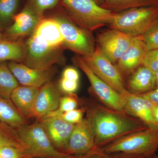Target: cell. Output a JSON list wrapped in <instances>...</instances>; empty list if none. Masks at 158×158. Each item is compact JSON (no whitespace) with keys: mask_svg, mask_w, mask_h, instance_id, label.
<instances>
[{"mask_svg":"<svg viewBox=\"0 0 158 158\" xmlns=\"http://www.w3.org/2000/svg\"><path fill=\"white\" fill-rule=\"evenodd\" d=\"M95 135V147L102 148L118 138L148 128L142 122L125 111L104 105H95L88 109Z\"/></svg>","mask_w":158,"mask_h":158,"instance_id":"cell-1","label":"cell"},{"mask_svg":"<svg viewBox=\"0 0 158 158\" xmlns=\"http://www.w3.org/2000/svg\"><path fill=\"white\" fill-rule=\"evenodd\" d=\"M20 141L27 157L39 158H75L54 146L40 122L26 124L17 129Z\"/></svg>","mask_w":158,"mask_h":158,"instance_id":"cell-2","label":"cell"},{"mask_svg":"<svg viewBox=\"0 0 158 158\" xmlns=\"http://www.w3.org/2000/svg\"><path fill=\"white\" fill-rule=\"evenodd\" d=\"M69 19L90 31L110 24L115 13L102 8L94 0H62Z\"/></svg>","mask_w":158,"mask_h":158,"instance_id":"cell-3","label":"cell"},{"mask_svg":"<svg viewBox=\"0 0 158 158\" xmlns=\"http://www.w3.org/2000/svg\"><path fill=\"white\" fill-rule=\"evenodd\" d=\"M102 148L111 155L125 153L152 157L158 149V128L148 127L131 133Z\"/></svg>","mask_w":158,"mask_h":158,"instance_id":"cell-4","label":"cell"},{"mask_svg":"<svg viewBox=\"0 0 158 158\" xmlns=\"http://www.w3.org/2000/svg\"><path fill=\"white\" fill-rule=\"evenodd\" d=\"M158 21V6L131 8L115 13L110 28L134 37L142 36Z\"/></svg>","mask_w":158,"mask_h":158,"instance_id":"cell-5","label":"cell"},{"mask_svg":"<svg viewBox=\"0 0 158 158\" xmlns=\"http://www.w3.org/2000/svg\"><path fill=\"white\" fill-rule=\"evenodd\" d=\"M27 52L23 61L31 68L45 69L62 59L60 48L50 47L40 36L33 33L26 43Z\"/></svg>","mask_w":158,"mask_h":158,"instance_id":"cell-6","label":"cell"},{"mask_svg":"<svg viewBox=\"0 0 158 158\" xmlns=\"http://www.w3.org/2000/svg\"><path fill=\"white\" fill-rule=\"evenodd\" d=\"M53 18L58 23L62 32L63 46L82 57L93 52L95 49L93 38L87 31L79 27L68 18L58 16Z\"/></svg>","mask_w":158,"mask_h":158,"instance_id":"cell-7","label":"cell"},{"mask_svg":"<svg viewBox=\"0 0 158 158\" xmlns=\"http://www.w3.org/2000/svg\"><path fill=\"white\" fill-rule=\"evenodd\" d=\"M82 58L97 76L114 90L122 95L127 91L123 77L118 68L110 62L98 47L90 55Z\"/></svg>","mask_w":158,"mask_h":158,"instance_id":"cell-8","label":"cell"},{"mask_svg":"<svg viewBox=\"0 0 158 158\" xmlns=\"http://www.w3.org/2000/svg\"><path fill=\"white\" fill-rule=\"evenodd\" d=\"M74 62L88 77L92 91L102 104L114 110L124 111V99L121 94L97 76L82 57H76Z\"/></svg>","mask_w":158,"mask_h":158,"instance_id":"cell-9","label":"cell"},{"mask_svg":"<svg viewBox=\"0 0 158 158\" xmlns=\"http://www.w3.org/2000/svg\"><path fill=\"white\" fill-rule=\"evenodd\" d=\"M135 38L121 31L111 29L99 34L97 37L98 48L114 64L129 48Z\"/></svg>","mask_w":158,"mask_h":158,"instance_id":"cell-10","label":"cell"},{"mask_svg":"<svg viewBox=\"0 0 158 158\" xmlns=\"http://www.w3.org/2000/svg\"><path fill=\"white\" fill-rule=\"evenodd\" d=\"M94 147L95 135L93 126L86 116L75 125L63 152L71 155H82Z\"/></svg>","mask_w":158,"mask_h":158,"instance_id":"cell-11","label":"cell"},{"mask_svg":"<svg viewBox=\"0 0 158 158\" xmlns=\"http://www.w3.org/2000/svg\"><path fill=\"white\" fill-rule=\"evenodd\" d=\"M8 66L19 84L22 86L40 88L50 82L54 74L52 67L38 69L16 62L9 63Z\"/></svg>","mask_w":158,"mask_h":158,"instance_id":"cell-12","label":"cell"},{"mask_svg":"<svg viewBox=\"0 0 158 158\" xmlns=\"http://www.w3.org/2000/svg\"><path fill=\"white\" fill-rule=\"evenodd\" d=\"M41 19L33 7L29 5L25 7L13 19V23L7 29V40H13L20 37L32 34L35 31Z\"/></svg>","mask_w":158,"mask_h":158,"instance_id":"cell-13","label":"cell"},{"mask_svg":"<svg viewBox=\"0 0 158 158\" xmlns=\"http://www.w3.org/2000/svg\"><path fill=\"white\" fill-rule=\"evenodd\" d=\"M124 99V111L152 128H158L153 117L152 110L154 105L139 94L127 91L123 95Z\"/></svg>","mask_w":158,"mask_h":158,"instance_id":"cell-14","label":"cell"},{"mask_svg":"<svg viewBox=\"0 0 158 158\" xmlns=\"http://www.w3.org/2000/svg\"><path fill=\"white\" fill-rule=\"evenodd\" d=\"M40 123L54 146L63 152L75 124L69 123L57 116H46L40 119Z\"/></svg>","mask_w":158,"mask_h":158,"instance_id":"cell-15","label":"cell"},{"mask_svg":"<svg viewBox=\"0 0 158 158\" xmlns=\"http://www.w3.org/2000/svg\"><path fill=\"white\" fill-rule=\"evenodd\" d=\"M60 90L49 82L39 89L35 105L33 117L41 119L59 109L61 95Z\"/></svg>","mask_w":158,"mask_h":158,"instance_id":"cell-16","label":"cell"},{"mask_svg":"<svg viewBox=\"0 0 158 158\" xmlns=\"http://www.w3.org/2000/svg\"><path fill=\"white\" fill-rule=\"evenodd\" d=\"M140 36L135 37L134 42L117 62L116 66L122 75H130L142 65L147 52Z\"/></svg>","mask_w":158,"mask_h":158,"instance_id":"cell-17","label":"cell"},{"mask_svg":"<svg viewBox=\"0 0 158 158\" xmlns=\"http://www.w3.org/2000/svg\"><path fill=\"white\" fill-rule=\"evenodd\" d=\"M128 91L141 94L156 88L155 73L141 65L131 74L127 84Z\"/></svg>","mask_w":158,"mask_h":158,"instance_id":"cell-18","label":"cell"},{"mask_svg":"<svg viewBox=\"0 0 158 158\" xmlns=\"http://www.w3.org/2000/svg\"><path fill=\"white\" fill-rule=\"evenodd\" d=\"M39 89L22 85L11 93L10 100L25 117H33L34 105Z\"/></svg>","mask_w":158,"mask_h":158,"instance_id":"cell-19","label":"cell"},{"mask_svg":"<svg viewBox=\"0 0 158 158\" xmlns=\"http://www.w3.org/2000/svg\"><path fill=\"white\" fill-rule=\"evenodd\" d=\"M34 33L40 36L50 47L61 48L63 38L58 23L52 18L41 19Z\"/></svg>","mask_w":158,"mask_h":158,"instance_id":"cell-20","label":"cell"},{"mask_svg":"<svg viewBox=\"0 0 158 158\" xmlns=\"http://www.w3.org/2000/svg\"><path fill=\"white\" fill-rule=\"evenodd\" d=\"M0 121L15 129L27 124L25 118L11 100L0 97Z\"/></svg>","mask_w":158,"mask_h":158,"instance_id":"cell-21","label":"cell"},{"mask_svg":"<svg viewBox=\"0 0 158 158\" xmlns=\"http://www.w3.org/2000/svg\"><path fill=\"white\" fill-rule=\"evenodd\" d=\"M26 52V43L5 39L0 40V62L6 61H23Z\"/></svg>","mask_w":158,"mask_h":158,"instance_id":"cell-22","label":"cell"},{"mask_svg":"<svg viewBox=\"0 0 158 158\" xmlns=\"http://www.w3.org/2000/svg\"><path fill=\"white\" fill-rule=\"evenodd\" d=\"M100 6L113 12L131 8L158 6V0H101Z\"/></svg>","mask_w":158,"mask_h":158,"instance_id":"cell-23","label":"cell"},{"mask_svg":"<svg viewBox=\"0 0 158 158\" xmlns=\"http://www.w3.org/2000/svg\"><path fill=\"white\" fill-rule=\"evenodd\" d=\"M19 84L8 65L0 62V97L10 100L11 93Z\"/></svg>","mask_w":158,"mask_h":158,"instance_id":"cell-24","label":"cell"},{"mask_svg":"<svg viewBox=\"0 0 158 158\" xmlns=\"http://www.w3.org/2000/svg\"><path fill=\"white\" fill-rule=\"evenodd\" d=\"M7 146L16 147L23 151L17 131L0 121V148Z\"/></svg>","mask_w":158,"mask_h":158,"instance_id":"cell-25","label":"cell"},{"mask_svg":"<svg viewBox=\"0 0 158 158\" xmlns=\"http://www.w3.org/2000/svg\"><path fill=\"white\" fill-rule=\"evenodd\" d=\"M19 0H0V29L4 28L13 20Z\"/></svg>","mask_w":158,"mask_h":158,"instance_id":"cell-26","label":"cell"},{"mask_svg":"<svg viewBox=\"0 0 158 158\" xmlns=\"http://www.w3.org/2000/svg\"><path fill=\"white\" fill-rule=\"evenodd\" d=\"M140 37L147 51L158 50V21Z\"/></svg>","mask_w":158,"mask_h":158,"instance_id":"cell-27","label":"cell"},{"mask_svg":"<svg viewBox=\"0 0 158 158\" xmlns=\"http://www.w3.org/2000/svg\"><path fill=\"white\" fill-rule=\"evenodd\" d=\"M74 95V94H68L66 96L62 97L60 99L59 109L56 111L50 113L45 117L58 116L61 113L76 109L78 106V102L76 97Z\"/></svg>","mask_w":158,"mask_h":158,"instance_id":"cell-28","label":"cell"},{"mask_svg":"<svg viewBox=\"0 0 158 158\" xmlns=\"http://www.w3.org/2000/svg\"><path fill=\"white\" fill-rule=\"evenodd\" d=\"M59 0H29V4L37 12L40 19H42L44 11L56 7Z\"/></svg>","mask_w":158,"mask_h":158,"instance_id":"cell-29","label":"cell"},{"mask_svg":"<svg viewBox=\"0 0 158 158\" xmlns=\"http://www.w3.org/2000/svg\"><path fill=\"white\" fill-rule=\"evenodd\" d=\"M85 110L84 109H75L59 114V116L65 121L73 124H76L83 120Z\"/></svg>","mask_w":158,"mask_h":158,"instance_id":"cell-30","label":"cell"},{"mask_svg":"<svg viewBox=\"0 0 158 158\" xmlns=\"http://www.w3.org/2000/svg\"><path fill=\"white\" fill-rule=\"evenodd\" d=\"M142 65L154 72L158 71V50L148 51L144 56Z\"/></svg>","mask_w":158,"mask_h":158,"instance_id":"cell-31","label":"cell"},{"mask_svg":"<svg viewBox=\"0 0 158 158\" xmlns=\"http://www.w3.org/2000/svg\"><path fill=\"white\" fill-rule=\"evenodd\" d=\"M78 86V81H72L63 77L59 81V90L66 94H74L77 90Z\"/></svg>","mask_w":158,"mask_h":158,"instance_id":"cell-32","label":"cell"},{"mask_svg":"<svg viewBox=\"0 0 158 158\" xmlns=\"http://www.w3.org/2000/svg\"><path fill=\"white\" fill-rule=\"evenodd\" d=\"M23 150L13 146H4L0 148V156L2 158H24Z\"/></svg>","mask_w":158,"mask_h":158,"instance_id":"cell-33","label":"cell"},{"mask_svg":"<svg viewBox=\"0 0 158 158\" xmlns=\"http://www.w3.org/2000/svg\"><path fill=\"white\" fill-rule=\"evenodd\" d=\"M75 158H112V155L106 152L102 148L94 147L90 151Z\"/></svg>","mask_w":158,"mask_h":158,"instance_id":"cell-34","label":"cell"},{"mask_svg":"<svg viewBox=\"0 0 158 158\" xmlns=\"http://www.w3.org/2000/svg\"><path fill=\"white\" fill-rule=\"evenodd\" d=\"M62 77L72 81H79L80 74L78 71L75 68L69 67L65 68L63 71Z\"/></svg>","mask_w":158,"mask_h":158,"instance_id":"cell-35","label":"cell"},{"mask_svg":"<svg viewBox=\"0 0 158 158\" xmlns=\"http://www.w3.org/2000/svg\"><path fill=\"white\" fill-rule=\"evenodd\" d=\"M154 105H158V88L147 93L139 94Z\"/></svg>","mask_w":158,"mask_h":158,"instance_id":"cell-36","label":"cell"},{"mask_svg":"<svg viewBox=\"0 0 158 158\" xmlns=\"http://www.w3.org/2000/svg\"><path fill=\"white\" fill-rule=\"evenodd\" d=\"M112 158H151L149 157L132 154L125 153H116L112 154Z\"/></svg>","mask_w":158,"mask_h":158,"instance_id":"cell-37","label":"cell"},{"mask_svg":"<svg viewBox=\"0 0 158 158\" xmlns=\"http://www.w3.org/2000/svg\"><path fill=\"white\" fill-rule=\"evenodd\" d=\"M152 113L154 119L158 124V105H154Z\"/></svg>","mask_w":158,"mask_h":158,"instance_id":"cell-38","label":"cell"},{"mask_svg":"<svg viewBox=\"0 0 158 158\" xmlns=\"http://www.w3.org/2000/svg\"><path fill=\"white\" fill-rule=\"evenodd\" d=\"M156 78V88H158V71L155 72Z\"/></svg>","mask_w":158,"mask_h":158,"instance_id":"cell-39","label":"cell"},{"mask_svg":"<svg viewBox=\"0 0 158 158\" xmlns=\"http://www.w3.org/2000/svg\"><path fill=\"white\" fill-rule=\"evenodd\" d=\"M4 40V35H3V34H2L1 31H0V40Z\"/></svg>","mask_w":158,"mask_h":158,"instance_id":"cell-40","label":"cell"},{"mask_svg":"<svg viewBox=\"0 0 158 158\" xmlns=\"http://www.w3.org/2000/svg\"><path fill=\"white\" fill-rule=\"evenodd\" d=\"M95 2L99 5L100 6L101 2V0H94Z\"/></svg>","mask_w":158,"mask_h":158,"instance_id":"cell-41","label":"cell"},{"mask_svg":"<svg viewBox=\"0 0 158 158\" xmlns=\"http://www.w3.org/2000/svg\"><path fill=\"white\" fill-rule=\"evenodd\" d=\"M151 158H158V156L155 154Z\"/></svg>","mask_w":158,"mask_h":158,"instance_id":"cell-42","label":"cell"},{"mask_svg":"<svg viewBox=\"0 0 158 158\" xmlns=\"http://www.w3.org/2000/svg\"><path fill=\"white\" fill-rule=\"evenodd\" d=\"M27 158H29V157H27Z\"/></svg>","mask_w":158,"mask_h":158,"instance_id":"cell-43","label":"cell"},{"mask_svg":"<svg viewBox=\"0 0 158 158\" xmlns=\"http://www.w3.org/2000/svg\"><path fill=\"white\" fill-rule=\"evenodd\" d=\"M0 158H2V157H1V156H0Z\"/></svg>","mask_w":158,"mask_h":158,"instance_id":"cell-44","label":"cell"}]
</instances>
